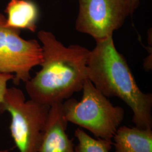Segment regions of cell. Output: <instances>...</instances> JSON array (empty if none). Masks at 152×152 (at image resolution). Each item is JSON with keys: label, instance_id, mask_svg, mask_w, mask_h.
Here are the masks:
<instances>
[{"label": "cell", "instance_id": "1", "mask_svg": "<svg viewBox=\"0 0 152 152\" xmlns=\"http://www.w3.org/2000/svg\"><path fill=\"white\" fill-rule=\"evenodd\" d=\"M37 37L42 44V68L26 82V90L31 100L50 106L82 90L90 51L78 45L65 46L49 31H39Z\"/></svg>", "mask_w": 152, "mask_h": 152}, {"label": "cell", "instance_id": "2", "mask_svg": "<svg viewBox=\"0 0 152 152\" xmlns=\"http://www.w3.org/2000/svg\"><path fill=\"white\" fill-rule=\"evenodd\" d=\"M88 78L107 98L117 97L133 112L140 129H152V94L141 91L125 57L115 47L113 36L96 41L88 63Z\"/></svg>", "mask_w": 152, "mask_h": 152}, {"label": "cell", "instance_id": "3", "mask_svg": "<svg viewBox=\"0 0 152 152\" xmlns=\"http://www.w3.org/2000/svg\"><path fill=\"white\" fill-rule=\"evenodd\" d=\"M82 90L80 101L69 98L63 102L65 120L86 129L98 139L112 140L124 119V109L113 105L88 79Z\"/></svg>", "mask_w": 152, "mask_h": 152}, {"label": "cell", "instance_id": "4", "mask_svg": "<svg viewBox=\"0 0 152 152\" xmlns=\"http://www.w3.org/2000/svg\"><path fill=\"white\" fill-rule=\"evenodd\" d=\"M50 106L26 101L21 90L7 88L0 112L11 114V136L20 152H38Z\"/></svg>", "mask_w": 152, "mask_h": 152}, {"label": "cell", "instance_id": "5", "mask_svg": "<svg viewBox=\"0 0 152 152\" xmlns=\"http://www.w3.org/2000/svg\"><path fill=\"white\" fill-rule=\"evenodd\" d=\"M0 13V73H14L15 85L31 79L30 71L42 60V48L36 39L26 40L20 29L7 27Z\"/></svg>", "mask_w": 152, "mask_h": 152}, {"label": "cell", "instance_id": "6", "mask_svg": "<svg viewBox=\"0 0 152 152\" xmlns=\"http://www.w3.org/2000/svg\"><path fill=\"white\" fill-rule=\"evenodd\" d=\"M76 30L90 35L95 41L113 36L131 15L128 0H78Z\"/></svg>", "mask_w": 152, "mask_h": 152}, {"label": "cell", "instance_id": "7", "mask_svg": "<svg viewBox=\"0 0 152 152\" xmlns=\"http://www.w3.org/2000/svg\"><path fill=\"white\" fill-rule=\"evenodd\" d=\"M62 103L50 105L38 152H75L73 140L66 132L68 122L63 114Z\"/></svg>", "mask_w": 152, "mask_h": 152}, {"label": "cell", "instance_id": "8", "mask_svg": "<svg viewBox=\"0 0 152 152\" xmlns=\"http://www.w3.org/2000/svg\"><path fill=\"white\" fill-rule=\"evenodd\" d=\"M113 139L115 152H152V129L120 126Z\"/></svg>", "mask_w": 152, "mask_h": 152}, {"label": "cell", "instance_id": "9", "mask_svg": "<svg viewBox=\"0 0 152 152\" xmlns=\"http://www.w3.org/2000/svg\"><path fill=\"white\" fill-rule=\"evenodd\" d=\"M5 12L7 15V27L15 29H26L34 32L38 18V7L30 0H10Z\"/></svg>", "mask_w": 152, "mask_h": 152}, {"label": "cell", "instance_id": "10", "mask_svg": "<svg viewBox=\"0 0 152 152\" xmlns=\"http://www.w3.org/2000/svg\"><path fill=\"white\" fill-rule=\"evenodd\" d=\"M75 135L78 141L75 152H109L113 145L112 140L94 139L80 129H76Z\"/></svg>", "mask_w": 152, "mask_h": 152}, {"label": "cell", "instance_id": "11", "mask_svg": "<svg viewBox=\"0 0 152 152\" xmlns=\"http://www.w3.org/2000/svg\"><path fill=\"white\" fill-rule=\"evenodd\" d=\"M14 75L11 73H0V105L2 103L6 90L7 84L10 80H12Z\"/></svg>", "mask_w": 152, "mask_h": 152}, {"label": "cell", "instance_id": "12", "mask_svg": "<svg viewBox=\"0 0 152 152\" xmlns=\"http://www.w3.org/2000/svg\"><path fill=\"white\" fill-rule=\"evenodd\" d=\"M129 2V4L130 6L131 11V14L135 11L137 8L139 4L140 3V0H128Z\"/></svg>", "mask_w": 152, "mask_h": 152}]
</instances>
